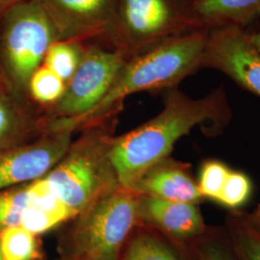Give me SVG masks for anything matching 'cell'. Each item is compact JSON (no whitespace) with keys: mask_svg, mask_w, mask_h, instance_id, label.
Here are the masks:
<instances>
[{"mask_svg":"<svg viewBox=\"0 0 260 260\" xmlns=\"http://www.w3.org/2000/svg\"><path fill=\"white\" fill-rule=\"evenodd\" d=\"M164 106L154 118L114 138L110 159L119 184L131 190L150 168L169 157L176 143L201 126L206 135L222 133L232 119L223 86L201 99H192L177 88L164 92Z\"/></svg>","mask_w":260,"mask_h":260,"instance_id":"obj_1","label":"cell"},{"mask_svg":"<svg viewBox=\"0 0 260 260\" xmlns=\"http://www.w3.org/2000/svg\"><path fill=\"white\" fill-rule=\"evenodd\" d=\"M207 31H193L172 38L131 56L103 101L82 116L45 121L46 131L84 130L116 118L124 100L140 92H166L203 69Z\"/></svg>","mask_w":260,"mask_h":260,"instance_id":"obj_2","label":"cell"},{"mask_svg":"<svg viewBox=\"0 0 260 260\" xmlns=\"http://www.w3.org/2000/svg\"><path fill=\"white\" fill-rule=\"evenodd\" d=\"M114 119L84 129L45 177L52 191L77 216L103 196L121 187L110 159Z\"/></svg>","mask_w":260,"mask_h":260,"instance_id":"obj_3","label":"cell"},{"mask_svg":"<svg viewBox=\"0 0 260 260\" xmlns=\"http://www.w3.org/2000/svg\"><path fill=\"white\" fill-rule=\"evenodd\" d=\"M193 31L191 0H116L104 46L130 58Z\"/></svg>","mask_w":260,"mask_h":260,"instance_id":"obj_4","label":"cell"},{"mask_svg":"<svg viewBox=\"0 0 260 260\" xmlns=\"http://www.w3.org/2000/svg\"><path fill=\"white\" fill-rule=\"evenodd\" d=\"M66 260H120L140 224L138 195L119 187L78 214Z\"/></svg>","mask_w":260,"mask_h":260,"instance_id":"obj_5","label":"cell"},{"mask_svg":"<svg viewBox=\"0 0 260 260\" xmlns=\"http://www.w3.org/2000/svg\"><path fill=\"white\" fill-rule=\"evenodd\" d=\"M59 41L55 27L38 0H23L0 18V72L19 93Z\"/></svg>","mask_w":260,"mask_h":260,"instance_id":"obj_6","label":"cell"},{"mask_svg":"<svg viewBox=\"0 0 260 260\" xmlns=\"http://www.w3.org/2000/svg\"><path fill=\"white\" fill-rule=\"evenodd\" d=\"M128 57L99 44H86L81 61L66 84L61 100L45 110L43 118L71 119L82 116L103 100L115 83Z\"/></svg>","mask_w":260,"mask_h":260,"instance_id":"obj_7","label":"cell"},{"mask_svg":"<svg viewBox=\"0 0 260 260\" xmlns=\"http://www.w3.org/2000/svg\"><path fill=\"white\" fill-rule=\"evenodd\" d=\"M203 69L219 71L260 98V52L245 28L225 25L207 30Z\"/></svg>","mask_w":260,"mask_h":260,"instance_id":"obj_8","label":"cell"},{"mask_svg":"<svg viewBox=\"0 0 260 260\" xmlns=\"http://www.w3.org/2000/svg\"><path fill=\"white\" fill-rule=\"evenodd\" d=\"M55 27L59 40L104 46L116 0H38Z\"/></svg>","mask_w":260,"mask_h":260,"instance_id":"obj_9","label":"cell"},{"mask_svg":"<svg viewBox=\"0 0 260 260\" xmlns=\"http://www.w3.org/2000/svg\"><path fill=\"white\" fill-rule=\"evenodd\" d=\"M72 144V133L45 131L42 138L0 154V191L27 184L55 167Z\"/></svg>","mask_w":260,"mask_h":260,"instance_id":"obj_10","label":"cell"},{"mask_svg":"<svg viewBox=\"0 0 260 260\" xmlns=\"http://www.w3.org/2000/svg\"><path fill=\"white\" fill-rule=\"evenodd\" d=\"M138 216L140 223L187 247L204 236L209 228L199 205L151 196L138 195Z\"/></svg>","mask_w":260,"mask_h":260,"instance_id":"obj_11","label":"cell"},{"mask_svg":"<svg viewBox=\"0 0 260 260\" xmlns=\"http://www.w3.org/2000/svg\"><path fill=\"white\" fill-rule=\"evenodd\" d=\"M130 191L137 195L194 205L205 202L191 172V165L170 156L148 170Z\"/></svg>","mask_w":260,"mask_h":260,"instance_id":"obj_12","label":"cell"},{"mask_svg":"<svg viewBox=\"0 0 260 260\" xmlns=\"http://www.w3.org/2000/svg\"><path fill=\"white\" fill-rule=\"evenodd\" d=\"M28 191L29 204L20 223L28 232L35 235L46 233L76 217L52 191L45 177L28 183Z\"/></svg>","mask_w":260,"mask_h":260,"instance_id":"obj_13","label":"cell"},{"mask_svg":"<svg viewBox=\"0 0 260 260\" xmlns=\"http://www.w3.org/2000/svg\"><path fill=\"white\" fill-rule=\"evenodd\" d=\"M197 30L225 25L245 28L260 15V0H191Z\"/></svg>","mask_w":260,"mask_h":260,"instance_id":"obj_14","label":"cell"},{"mask_svg":"<svg viewBox=\"0 0 260 260\" xmlns=\"http://www.w3.org/2000/svg\"><path fill=\"white\" fill-rule=\"evenodd\" d=\"M142 224V223H140ZM121 260H195L187 246L142 224L131 234Z\"/></svg>","mask_w":260,"mask_h":260,"instance_id":"obj_15","label":"cell"},{"mask_svg":"<svg viewBox=\"0 0 260 260\" xmlns=\"http://www.w3.org/2000/svg\"><path fill=\"white\" fill-rule=\"evenodd\" d=\"M12 89L14 88L0 72V142L33 125H42L43 117L35 120L27 106L19 103L13 93L11 94Z\"/></svg>","mask_w":260,"mask_h":260,"instance_id":"obj_16","label":"cell"},{"mask_svg":"<svg viewBox=\"0 0 260 260\" xmlns=\"http://www.w3.org/2000/svg\"><path fill=\"white\" fill-rule=\"evenodd\" d=\"M222 226L238 260H260V233L246 221L242 210L228 214Z\"/></svg>","mask_w":260,"mask_h":260,"instance_id":"obj_17","label":"cell"},{"mask_svg":"<svg viewBox=\"0 0 260 260\" xmlns=\"http://www.w3.org/2000/svg\"><path fill=\"white\" fill-rule=\"evenodd\" d=\"M0 250L3 260H42L43 252L33 234L21 225L0 232Z\"/></svg>","mask_w":260,"mask_h":260,"instance_id":"obj_18","label":"cell"},{"mask_svg":"<svg viewBox=\"0 0 260 260\" xmlns=\"http://www.w3.org/2000/svg\"><path fill=\"white\" fill-rule=\"evenodd\" d=\"M86 47L85 43L59 40L47 51L43 65L68 83L75 75Z\"/></svg>","mask_w":260,"mask_h":260,"instance_id":"obj_19","label":"cell"},{"mask_svg":"<svg viewBox=\"0 0 260 260\" xmlns=\"http://www.w3.org/2000/svg\"><path fill=\"white\" fill-rule=\"evenodd\" d=\"M65 89V81L42 65L30 77L27 93L32 102L39 104L45 111L61 100Z\"/></svg>","mask_w":260,"mask_h":260,"instance_id":"obj_20","label":"cell"},{"mask_svg":"<svg viewBox=\"0 0 260 260\" xmlns=\"http://www.w3.org/2000/svg\"><path fill=\"white\" fill-rule=\"evenodd\" d=\"M188 248L195 260H238L222 225H209L205 235Z\"/></svg>","mask_w":260,"mask_h":260,"instance_id":"obj_21","label":"cell"},{"mask_svg":"<svg viewBox=\"0 0 260 260\" xmlns=\"http://www.w3.org/2000/svg\"><path fill=\"white\" fill-rule=\"evenodd\" d=\"M231 170L223 161L217 159H206L202 163L197 182L205 201L218 204Z\"/></svg>","mask_w":260,"mask_h":260,"instance_id":"obj_22","label":"cell"},{"mask_svg":"<svg viewBox=\"0 0 260 260\" xmlns=\"http://www.w3.org/2000/svg\"><path fill=\"white\" fill-rule=\"evenodd\" d=\"M28 204V183L0 192V232L10 226L20 225Z\"/></svg>","mask_w":260,"mask_h":260,"instance_id":"obj_23","label":"cell"},{"mask_svg":"<svg viewBox=\"0 0 260 260\" xmlns=\"http://www.w3.org/2000/svg\"><path fill=\"white\" fill-rule=\"evenodd\" d=\"M252 182L250 177L241 171L231 170L218 205L228 208L230 212L239 211L252 194Z\"/></svg>","mask_w":260,"mask_h":260,"instance_id":"obj_24","label":"cell"},{"mask_svg":"<svg viewBox=\"0 0 260 260\" xmlns=\"http://www.w3.org/2000/svg\"><path fill=\"white\" fill-rule=\"evenodd\" d=\"M244 217L246 219V221L251 224L253 229H255L256 231H258L260 233V202L258 205H256V207L254 208V210L248 213V212H244Z\"/></svg>","mask_w":260,"mask_h":260,"instance_id":"obj_25","label":"cell"},{"mask_svg":"<svg viewBox=\"0 0 260 260\" xmlns=\"http://www.w3.org/2000/svg\"><path fill=\"white\" fill-rule=\"evenodd\" d=\"M23 0H0V18L12 7L19 4Z\"/></svg>","mask_w":260,"mask_h":260,"instance_id":"obj_26","label":"cell"},{"mask_svg":"<svg viewBox=\"0 0 260 260\" xmlns=\"http://www.w3.org/2000/svg\"><path fill=\"white\" fill-rule=\"evenodd\" d=\"M250 39L252 45L256 47L260 52V30L253 33H250Z\"/></svg>","mask_w":260,"mask_h":260,"instance_id":"obj_27","label":"cell"},{"mask_svg":"<svg viewBox=\"0 0 260 260\" xmlns=\"http://www.w3.org/2000/svg\"><path fill=\"white\" fill-rule=\"evenodd\" d=\"M0 260H3V257H2V253H1V250H0Z\"/></svg>","mask_w":260,"mask_h":260,"instance_id":"obj_28","label":"cell"}]
</instances>
